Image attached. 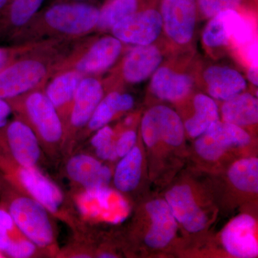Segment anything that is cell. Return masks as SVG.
Segmentation results:
<instances>
[{"instance_id": "6", "label": "cell", "mask_w": 258, "mask_h": 258, "mask_svg": "<svg viewBox=\"0 0 258 258\" xmlns=\"http://www.w3.org/2000/svg\"><path fill=\"white\" fill-rule=\"evenodd\" d=\"M159 13L171 41L179 45L191 42L198 16L196 0H161Z\"/></svg>"}, {"instance_id": "34", "label": "cell", "mask_w": 258, "mask_h": 258, "mask_svg": "<svg viewBox=\"0 0 258 258\" xmlns=\"http://www.w3.org/2000/svg\"><path fill=\"white\" fill-rule=\"evenodd\" d=\"M247 57L249 62V67L257 69V42L252 40L249 44L247 50Z\"/></svg>"}, {"instance_id": "38", "label": "cell", "mask_w": 258, "mask_h": 258, "mask_svg": "<svg viewBox=\"0 0 258 258\" xmlns=\"http://www.w3.org/2000/svg\"><path fill=\"white\" fill-rule=\"evenodd\" d=\"M132 118H127L126 120H125V123H126L127 125L131 124V123H132Z\"/></svg>"}, {"instance_id": "30", "label": "cell", "mask_w": 258, "mask_h": 258, "mask_svg": "<svg viewBox=\"0 0 258 258\" xmlns=\"http://www.w3.org/2000/svg\"><path fill=\"white\" fill-rule=\"evenodd\" d=\"M113 131L108 125L98 129L91 140L97 157L103 161H115L118 158L115 143L113 140Z\"/></svg>"}, {"instance_id": "17", "label": "cell", "mask_w": 258, "mask_h": 258, "mask_svg": "<svg viewBox=\"0 0 258 258\" xmlns=\"http://www.w3.org/2000/svg\"><path fill=\"white\" fill-rule=\"evenodd\" d=\"M203 79L210 97L220 101L240 94L247 86L240 73L225 66H210L204 72Z\"/></svg>"}, {"instance_id": "27", "label": "cell", "mask_w": 258, "mask_h": 258, "mask_svg": "<svg viewBox=\"0 0 258 258\" xmlns=\"http://www.w3.org/2000/svg\"><path fill=\"white\" fill-rule=\"evenodd\" d=\"M231 183L237 189L245 192L257 193L258 159L245 158L234 163L228 172Z\"/></svg>"}, {"instance_id": "16", "label": "cell", "mask_w": 258, "mask_h": 258, "mask_svg": "<svg viewBox=\"0 0 258 258\" xmlns=\"http://www.w3.org/2000/svg\"><path fill=\"white\" fill-rule=\"evenodd\" d=\"M194 80L189 75L167 67H159L152 75L150 90L163 101L176 102L186 98L192 89Z\"/></svg>"}, {"instance_id": "23", "label": "cell", "mask_w": 258, "mask_h": 258, "mask_svg": "<svg viewBox=\"0 0 258 258\" xmlns=\"http://www.w3.org/2000/svg\"><path fill=\"white\" fill-rule=\"evenodd\" d=\"M195 113L184 123L185 130L192 138H198L212 124L220 120L218 107L212 97L198 94L194 99Z\"/></svg>"}, {"instance_id": "29", "label": "cell", "mask_w": 258, "mask_h": 258, "mask_svg": "<svg viewBox=\"0 0 258 258\" xmlns=\"http://www.w3.org/2000/svg\"><path fill=\"white\" fill-rule=\"evenodd\" d=\"M44 0H12L8 7V20L14 26L28 23L37 13Z\"/></svg>"}, {"instance_id": "13", "label": "cell", "mask_w": 258, "mask_h": 258, "mask_svg": "<svg viewBox=\"0 0 258 258\" xmlns=\"http://www.w3.org/2000/svg\"><path fill=\"white\" fill-rule=\"evenodd\" d=\"M255 227V220L248 215H239L229 222L221 235L222 242L227 252L235 257H257Z\"/></svg>"}, {"instance_id": "18", "label": "cell", "mask_w": 258, "mask_h": 258, "mask_svg": "<svg viewBox=\"0 0 258 258\" xmlns=\"http://www.w3.org/2000/svg\"><path fill=\"white\" fill-rule=\"evenodd\" d=\"M162 62V55L155 45H137L128 52L123 66L127 82H143L154 74Z\"/></svg>"}, {"instance_id": "7", "label": "cell", "mask_w": 258, "mask_h": 258, "mask_svg": "<svg viewBox=\"0 0 258 258\" xmlns=\"http://www.w3.org/2000/svg\"><path fill=\"white\" fill-rule=\"evenodd\" d=\"M163 30L159 10L144 8L127 17L112 28L115 38L136 45H152Z\"/></svg>"}, {"instance_id": "4", "label": "cell", "mask_w": 258, "mask_h": 258, "mask_svg": "<svg viewBox=\"0 0 258 258\" xmlns=\"http://www.w3.org/2000/svg\"><path fill=\"white\" fill-rule=\"evenodd\" d=\"M202 39L204 45L210 49L225 47L230 42L243 46L253 40V30L238 10H227L210 19Z\"/></svg>"}, {"instance_id": "37", "label": "cell", "mask_w": 258, "mask_h": 258, "mask_svg": "<svg viewBox=\"0 0 258 258\" xmlns=\"http://www.w3.org/2000/svg\"><path fill=\"white\" fill-rule=\"evenodd\" d=\"M12 0H0V12L7 9L9 6Z\"/></svg>"}, {"instance_id": "12", "label": "cell", "mask_w": 258, "mask_h": 258, "mask_svg": "<svg viewBox=\"0 0 258 258\" xmlns=\"http://www.w3.org/2000/svg\"><path fill=\"white\" fill-rule=\"evenodd\" d=\"M64 170L72 182L88 191L108 187L112 179L111 170L108 166L83 153L71 156Z\"/></svg>"}, {"instance_id": "35", "label": "cell", "mask_w": 258, "mask_h": 258, "mask_svg": "<svg viewBox=\"0 0 258 258\" xmlns=\"http://www.w3.org/2000/svg\"><path fill=\"white\" fill-rule=\"evenodd\" d=\"M10 59V52L0 47V71L8 66Z\"/></svg>"}, {"instance_id": "31", "label": "cell", "mask_w": 258, "mask_h": 258, "mask_svg": "<svg viewBox=\"0 0 258 258\" xmlns=\"http://www.w3.org/2000/svg\"><path fill=\"white\" fill-rule=\"evenodd\" d=\"M244 2L245 0H196L198 13L208 19L225 10H238Z\"/></svg>"}, {"instance_id": "20", "label": "cell", "mask_w": 258, "mask_h": 258, "mask_svg": "<svg viewBox=\"0 0 258 258\" xmlns=\"http://www.w3.org/2000/svg\"><path fill=\"white\" fill-rule=\"evenodd\" d=\"M103 96V87L98 80L92 78L81 80L75 94L70 117L74 128H82L88 124Z\"/></svg>"}, {"instance_id": "15", "label": "cell", "mask_w": 258, "mask_h": 258, "mask_svg": "<svg viewBox=\"0 0 258 258\" xmlns=\"http://www.w3.org/2000/svg\"><path fill=\"white\" fill-rule=\"evenodd\" d=\"M146 209L152 220V225L145 237L146 244L152 248H163L175 236L177 222L166 200H152L147 204Z\"/></svg>"}, {"instance_id": "8", "label": "cell", "mask_w": 258, "mask_h": 258, "mask_svg": "<svg viewBox=\"0 0 258 258\" xmlns=\"http://www.w3.org/2000/svg\"><path fill=\"white\" fill-rule=\"evenodd\" d=\"M99 14L96 7L86 3H60L47 10L45 20L51 28L58 31L81 34L97 25Z\"/></svg>"}, {"instance_id": "40", "label": "cell", "mask_w": 258, "mask_h": 258, "mask_svg": "<svg viewBox=\"0 0 258 258\" xmlns=\"http://www.w3.org/2000/svg\"><path fill=\"white\" fill-rule=\"evenodd\" d=\"M74 1H87V0H74Z\"/></svg>"}, {"instance_id": "11", "label": "cell", "mask_w": 258, "mask_h": 258, "mask_svg": "<svg viewBox=\"0 0 258 258\" xmlns=\"http://www.w3.org/2000/svg\"><path fill=\"white\" fill-rule=\"evenodd\" d=\"M6 139L10 157L20 165L40 168L42 149L30 125L20 120L7 125Z\"/></svg>"}, {"instance_id": "5", "label": "cell", "mask_w": 258, "mask_h": 258, "mask_svg": "<svg viewBox=\"0 0 258 258\" xmlns=\"http://www.w3.org/2000/svg\"><path fill=\"white\" fill-rule=\"evenodd\" d=\"M184 123L179 114L165 106H156L148 110L142 122L144 143L152 147L159 142L179 147L184 139Z\"/></svg>"}, {"instance_id": "19", "label": "cell", "mask_w": 258, "mask_h": 258, "mask_svg": "<svg viewBox=\"0 0 258 258\" xmlns=\"http://www.w3.org/2000/svg\"><path fill=\"white\" fill-rule=\"evenodd\" d=\"M40 251L19 230L9 212L0 208V252L10 257L30 258Z\"/></svg>"}, {"instance_id": "3", "label": "cell", "mask_w": 258, "mask_h": 258, "mask_svg": "<svg viewBox=\"0 0 258 258\" xmlns=\"http://www.w3.org/2000/svg\"><path fill=\"white\" fill-rule=\"evenodd\" d=\"M25 105L42 150L55 157L64 146V131L58 112L46 95L41 93L30 94Z\"/></svg>"}, {"instance_id": "36", "label": "cell", "mask_w": 258, "mask_h": 258, "mask_svg": "<svg viewBox=\"0 0 258 258\" xmlns=\"http://www.w3.org/2000/svg\"><path fill=\"white\" fill-rule=\"evenodd\" d=\"M247 77H248L249 82L252 83L254 86H257V69L249 67L248 72H247Z\"/></svg>"}, {"instance_id": "2", "label": "cell", "mask_w": 258, "mask_h": 258, "mask_svg": "<svg viewBox=\"0 0 258 258\" xmlns=\"http://www.w3.org/2000/svg\"><path fill=\"white\" fill-rule=\"evenodd\" d=\"M7 210L19 230L40 250L52 255L58 252L55 218L41 204L14 186Z\"/></svg>"}, {"instance_id": "14", "label": "cell", "mask_w": 258, "mask_h": 258, "mask_svg": "<svg viewBox=\"0 0 258 258\" xmlns=\"http://www.w3.org/2000/svg\"><path fill=\"white\" fill-rule=\"evenodd\" d=\"M169 205L176 222L189 232H198L206 225L205 213L195 201L192 191L188 185H177L166 194Z\"/></svg>"}, {"instance_id": "22", "label": "cell", "mask_w": 258, "mask_h": 258, "mask_svg": "<svg viewBox=\"0 0 258 258\" xmlns=\"http://www.w3.org/2000/svg\"><path fill=\"white\" fill-rule=\"evenodd\" d=\"M223 121L243 127L258 121L257 98L249 93H241L224 102L222 106Z\"/></svg>"}, {"instance_id": "21", "label": "cell", "mask_w": 258, "mask_h": 258, "mask_svg": "<svg viewBox=\"0 0 258 258\" xmlns=\"http://www.w3.org/2000/svg\"><path fill=\"white\" fill-rule=\"evenodd\" d=\"M121 42L115 37H105L97 41L81 60L78 62L80 72H100L111 67L119 56Z\"/></svg>"}, {"instance_id": "24", "label": "cell", "mask_w": 258, "mask_h": 258, "mask_svg": "<svg viewBox=\"0 0 258 258\" xmlns=\"http://www.w3.org/2000/svg\"><path fill=\"white\" fill-rule=\"evenodd\" d=\"M142 154L138 147H134L115 167L113 183L121 192H130L137 188L142 175Z\"/></svg>"}, {"instance_id": "26", "label": "cell", "mask_w": 258, "mask_h": 258, "mask_svg": "<svg viewBox=\"0 0 258 258\" xmlns=\"http://www.w3.org/2000/svg\"><path fill=\"white\" fill-rule=\"evenodd\" d=\"M81 80L79 73L69 72L56 78L49 85L45 95L56 109L63 108L74 101L76 90Z\"/></svg>"}, {"instance_id": "28", "label": "cell", "mask_w": 258, "mask_h": 258, "mask_svg": "<svg viewBox=\"0 0 258 258\" xmlns=\"http://www.w3.org/2000/svg\"><path fill=\"white\" fill-rule=\"evenodd\" d=\"M142 2L140 0H111L101 10L98 18V28L112 29L123 19L137 13Z\"/></svg>"}, {"instance_id": "9", "label": "cell", "mask_w": 258, "mask_h": 258, "mask_svg": "<svg viewBox=\"0 0 258 258\" xmlns=\"http://www.w3.org/2000/svg\"><path fill=\"white\" fill-rule=\"evenodd\" d=\"M198 138L195 149L200 157L209 161L220 159L229 148L243 147L250 142L249 134L242 127L220 120Z\"/></svg>"}, {"instance_id": "33", "label": "cell", "mask_w": 258, "mask_h": 258, "mask_svg": "<svg viewBox=\"0 0 258 258\" xmlns=\"http://www.w3.org/2000/svg\"><path fill=\"white\" fill-rule=\"evenodd\" d=\"M12 113V108L8 101L0 99V130L6 128Z\"/></svg>"}, {"instance_id": "32", "label": "cell", "mask_w": 258, "mask_h": 258, "mask_svg": "<svg viewBox=\"0 0 258 258\" xmlns=\"http://www.w3.org/2000/svg\"><path fill=\"white\" fill-rule=\"evenodd\" d=\"M137 134L134 131L129 130L120 135L118 141L115 142V151L118 157H123L126 155L137 143Z\"/></svg>"}, {"instance_id": "39", "label": "cell", "mask_w": 258, "mask_h": 258, "mask_svg": "<svg viewBox=\"0 0 258 258\" xmlns=\"http://www.w3.org/2000/svg\"><path fill=\"white\" fill-rule=\"evenodd\" d=\"M4 257V256H3V254L1 252H0V257Z\"/></svg>"}, {"instance_id": "25", "label": "cell", "mask_w": 258, "mask_h": 258, "mask_svg": "<svg viewBox=\"0 0 258 258\" xmlns=\"http://www.w3.org/2000/svg\"><path fill=\"white\" fill-rule=\"evenodd\" d=\"M133 97L127 93L113 92L101 100L88 121V128L97 131L109 123L117 113L133 108Z\"/></svg>"}, {"instance_id": "10", "label": "cell", "mask_w": 258, "mask_h": 258, "mask_svg": "<svg viewBox=\"0 0 258 258\" xmlns=\"http://www.w3.org/2000/svg\"><path fill=\"white\" fill-rule=\"evenodd\" d=\"M46 74L45 66L36 60H23L0 71V99L20 96L37 86Z\"/></svg>"}, {"instance_id": "1", "label": "cell", "mask_w": 258, "mask_h": 258, "mask_svg": "<svg viewBox=\"0 0 258 258\" xmlns=\"http://www.w3.org/2000/svg\"><path fill=\"white\" fill-rule=\"evenodd\" d=\"M10 169L15 187L41 204L52 216L69 225L73 230H81L71 202L40 168L25 167L12 159Z\"/></svg>"}]
</instances>
